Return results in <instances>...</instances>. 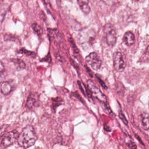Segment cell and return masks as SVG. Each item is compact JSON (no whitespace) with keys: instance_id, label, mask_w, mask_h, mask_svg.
Returning a JSON list of instances; mask_svg holds the SVG:
<instances>
[{"instance_id":"obj_4","label":"cell","mask_w":149,"mask_h":149,"mask_svg":"<svg viewBox=\"0 0 149 149\" xmlns=\"http://www.w3.org/2000/svg\"><path fill=\"white\" fill-rule=\"evenodd\" d=\"M87 86L91 94L93 95V97L98 99L101 102L107 103V100L106 96L102 94L100 88H98L91 80H89L87 81Z\"/></svg>"},{"instance_id":"obj_3","label":"cell","mask_w":149,"mask_h":149,"mask_svg":"<svg viewBox=\"0 0 149 149\" xmlns=\"http://www.w3.org/2000/svg\"><path fill=\"white\" fill-rule=\"evenodd\" d=\"M19 136V133L16 130H13L8 132L3 135L1 143V146L3 148H6L13 144L17 140Z\"/></svg>"},{"instance_id":"obj_9","label":"cell","mask_w":149,"mask_h":149,"mask_svg":"<svg viewBox=\"0 0 149 149\" xmlns=\"http://www.w3.org/2000/svg\"><path fill=\"white\" fill-rule=\"evenodd\" d=\"M1 92L4 95L9 94L12 90V86L11 84L8 81H3L1 86Z\"/></svg>"},{"instance_id":"obj_13","label":"cell","mask_w":149,"mask_h":149,"mask_svg":"<svg viewBox=\"0 0 149 149\" xmlns=\"http://www.w3.org/2000/svg\"><path fill=\"white\" fill-rule=\"evenodd\" d=\"M31 27L33 29V30H34V31L40 37L43 33V30L42 27L39 26L38 24H37V23H33L31 25Z\"/></svg>"},{"instance_id":"obj_18","label":"cell","mask_w":149,"mask_h":149,"mask_svg":"<svg viewBox=\"0 0 149 149\" xmlns=\"http://www.w3.org/2000/svg\"><path fill=\"white\" fill-rule=\"evenodd\" d=\"M5 13H6V10L3 8H1L0 9V23L3 22L5 16Z\"/></svg>"},{"instance_id":"obj_15","label":"cell","mask_w":149,"mask_h":149,"mask_svg":"<svg viewBox=\"0 0 149 149\" xmlns=\"http://www.w3.org/2000/svg\"><path fill=\"white\" fill-rule=\"evenodd\" d=\"M19 52L20 53H22V54H24L28 56H33L34 55H35V54L33 52H31L30 51H28L25 49L24 48H22L20 50H19Z\"/></svg>"},{"instance_id":"obj_14","label":"cell","mask_w":149,"mask_h":149,"mask_svg":"<svg viewBox=\"0 0 149 149\" xmlns=\"http://www.w3.org/2000/svg\"><path fill=\"white\" fill-rule=\"evenodd\" d=\"M52 101H53V103H52V108L54 109V108H56V107H58L59 105L57 104H61V102H62V100L61 98H60L59 97H57L55 99H52Z\"/></svg>"},{"instance_id":"obj_12","label":"cell","mask_w":149,"mask_h":149,"mask_svg":"<svg viewBox=\"0 0 149 149\" xmlns=\"http://www.w3.org/2000/svg\"><path fill=\"white\" fill-rule=\"evenodd\" d=\"M11 61L15 64L17 69L19 70L21 69H23L26 67V64L24 63V62L20 59H18V58L12 59Z\"/></svg>"},{"instance_id":"obj_23","label":"cell","mask_w":149,"mask_h":149,"mask_svg":"<svg viewBox=\"0 0 149 149\" xmlns=\"http://www.w3.org/2000/svg\"><path fill=\"white\" fill-rule=\"evenodd\" d=\"M4 70H5V67H4V65L1 61H0V72L3 71Z\"/></svg>"},{"instance_id":"obj_11","label":"cell","mask_w":149,"mask_h":149,"mask_svg":"<svg viewBox=\"0 0 149 149\" xmlns=\"http://www.w3.org/2000/svg\"><path fill=\"white\" fill-rule=\"evenodd\" d=\"M141 125L144 130H147L148 129L149 119L147 113L144 112L141 115Z\"/></svg>"},{"instance_id":"obj_16","label":"cell","mask_w":149,"mask_h":149,"mask_svg":"<svg viewBox=\"0 0 149 149\" xmlns=\"http://www.w3.org/2000/svg\"><path fill=\"white\" fill-rule=\"evenodd\" d=\"M7 127H8V125H3L0 127V139L2 136H3V135L5 134V133Z\"/></svg>"},{"instance_id":"obj_22","label":"cell","mask_w":149,"mask_h":149,"mask_svg":"<svg viewBox=\"0 0 149 149\" xmlns=\"http://www.w3.org/2000/svg\"><path fill=\"white\" fill-rule=\"evenodd\" d=\"M128 146L129 147V148L130 149H136V144H134L133 143H132V141H130L128 144Z\"/></svg>"},{"instance_id":"obj_5","label":"cell","mask_w":149,"mask_h":149,"mask_svg":"<svg viewBox=\"0 0 149 149\" xmlns=\"http://www.w3.org/2000/svg\"><path fill=\"white\" fill-rule=\"evenodd\" d=\"M86 62L95 70H98L102 65L101 59L95 52H91L86 57Z\"/></svg>"},{"instance_id":"obj_7","label":"cell","mask_w":149,"mask_h":149,"mask_svg":"<svg viewBox=\"0 0 149 149\" xmlns=\"http://www.w3.org/2000/svg\"><path fill=\"white\" fill-rule=\"evenodd\" d=\"M38 101V98L37 94L35 93H30L27 98L26 106L29 109H32L33 107L37 105Z\"/></svg>"},{"instance_id":"obj_2","label":"cell","mask_w":149,"mask_h":149,"mask_svg":"<svg viewBox=\"0 0 149 149\" xmlns=\"http://www.w3.org/2000/svg\"><path fill=\"white\" fill-rule=\"evenodd\" d=\"M104 37L107 45L113 47L116 42V32L114 27L111 23L106 24L103 27Z\"/></svg>"},{"instance_id":"obj_1","label":"cell","mask_w":149,"mask_h":149,"mask_svg":"<svg viewBox=\"0 0 149 149\" xmlns=\"http://www.w3.org/2000/svg\"><path fill=\"white\" fill-rule=\"evenodd\" d=\"M37 139L34 128L31 125H27L23 129L19 134L17 138L18 144L22 148L27 149L33 146Z\"/></svg>"},{"instance_id":"obj_19","label":"cell","mask_w":149,"mask_h":149,"mask_svg":"<svg viewBox=\"0 0 149 149\" xmlns=\"http://www.w3.org/2000/svg\"><path fill=\"white\" fill-rule=\"evenodd\" d=\"M6 75V71L5 70L0 72V83L3 82V80L5 79Z\"/></svg>"},{"instance_id":"obj_10","label":"cell","mask_w":149,"mask_h":149,"mask_svg":"<svg viewBox=\"0 0 149 149\" xmlns=\"http://www.w3.org/2000/svg\"><path fill=\"white\" fill-rule=\"evenodd\" d=\"M79 5L82 10V12L85 13L86 15H87L90 12V8L87 3V1H79L78 2Z\"/></svg>"},{"instance_id":"obj_8","label":"cell","mask_w":149,"mask_h":149,"mask_svg":"<svg viewBox=\"0 0 149 149\" xmlns=\"http://www.w3.org/2000/svg\"><path fill=\"white\" fill-rule=\"evenodd\" d=\"M123 41L126 45L131 46L135 42V36L132 32L128 31L125 33L123 37Z\"/></svg>"},{"instance_id":"obj_17","label":"cell","mask_w":149,"mask_h":149,"mask_svg":"<svg viewBox=\"0 0 149 149\" xmlns=\"http://www.w3.org/2000/svg\"><path fill=\"white\" fill-rule=\"evenodd\" d=\"M69 40L70 43L71 44V45L72 46V48H73V49L74 52H76V53H79V49H78L77 47H76V45L75 43L74 42L73 40L71 38H70Z\"/></svg>"},{"instance_id":"obj_21","label":"cell","mask_w":149,"mask_h":149,"mask_svg":"<svg viewBox=\"0 0 149 149\" xmlns=\"http://www.w3.org/2000/svg\"><path fill=\"white\" fill-rule=\"evenodd\" d=\"M96 77H97V80H98V81H99V83H100V84H101V87L104 88V89H105V90H106V89H107V86H106V84H105V83L99 77H98L97 76H96Z\"/></svg>"},{"instance_id":"obj_6","label":"cell","mask_w":149,"mask_h":149,"mask_svg":"<svg viewBox=\"0 0 149 149\" xmlns=\"http://www.w3.org/2000/svg\"><path fill=\"white\" fill-rule=\"evenodd\" d=\"M113 67L115 69L119 72L124 70L125 68V63L123 56L120 52L116 51L113 54Z\"/></svg>"},{"instance_id":"obj_20","label":"cell","mask_w":149,"mask_h":149,"mask_svg":"<svg viewBox=\"0 0 149 149\" xmlns=\"http://www.w3.org/2000/svg\"><path fill=\"white\" fill-rule=\"evenodd\" d=\"M119 116L120 118V119L122 120V122L125 124V125H127V119H126L125 115L122 113V112H119Z\"/></svg>"}]
</instances>
